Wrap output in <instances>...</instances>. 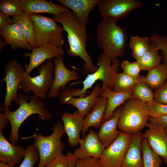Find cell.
Listing matches in <instances>:
<instances>
[{"label": "cell", "instance_id": "1", "mask_svg": "<svg viewBox=\"0 0 167 167\" xmlns=\"http://www.w3.org/2000/svg\"><path fill=\"white\" fill-rule=\"evenodd\" d=\"M53 19L61 24L67 34L69 48L66 49V52L68 56L81 58L84 62V67L86 71L91 73L96 71L98 67L93 64L92 58L86 49L88 38L86 26L82 25L70 10L54 15Z\"/></svg>", "mask_w": 167, "mask_h": 167}, {"label": "cell", "instance_id": "2", "mask_svg": "<svg viewBox=\"0 0 167 167\" xmlns=\"http://www.w3.org/2000/svg\"><path fill=\"white\" fill-rule=\"evenodd\" d=\"M28 97L19 92L18 95V108L12 111L9 108L3 109V114L10 122L11 131L9 138L11 143L16 144L19 141V131L24 121L29 117L35 114H38L40 119L45 120H51L52 115L45 108V104L42 99L35 95L31 96L29 102Z\"/></svg>", "mask_w": 167, "mask_h": 167}, {"label": "cell", "instance_id": "3", "mask_svg": "<svg viewBox=\"0 0 167 167\" xmlns=\"http://www.w3.org/2000/svg\"><path fill=\"white\" fill-rule=\"evenodd\" d=\"M97 64V70L88 74L82 82V89L65 88L60 93V99L68 96L84 97L87 91L98 80L102 81L101 89L109 88L113 90L114 81L121 65L120 60L117 58L111 61L110 58L102 51L98 56Z\"/></svg>", "mask_w": 167, "mask_h": 167}, {"label": "cell", "instance_id": "4", "mask_svg": "<svg viewBox=\"0 0 167 167\" xmlns=\"http://www.w3.org/2000/svg\"><path fill=\"white\" fill-rule=\"evenodd\" d=\"M110 18H102L98 24L96 33L98 46L111 61L123 55L126 46L127 37L122 26Z\"/></svg>", "mask_w": 167, "mask_h": 167}, {"label": "cell", "instance_id": "5", "mask_svg": "<svg viewBox=\"0 0 167 167\" xmlns=\"http://www.w3.org/2000/svg\"><path fill=\"white\" fill-rule=\"evenodd\" d=\"M149 118L146 104L130 98L122 106L118 128L121 132L131 135L140 132Z\"/></svg>", "mask_w": 167, "mask_h": 167}, {"label": "cell", "instance_id": "6", "mask_svg": "<svg viewBox=\"0 0 167 167\" xmlns=\"http://www.w3.org/2000/svg\"><path fill=\"white\" fill-rule=\"evenodd\" d=\"M52 130V134L49 136H45L41 133H36L27 138H34L33 144L37 149L40 156L39 167H44L64 150V145L61 140L65 133L63 124L60 122H57L53 125Z\"/></svg>", "mask_w": 167, "mask_h": 167}, {"label": "cell", "instance_id": "7", "mask_svg": "<svg viewBox=\"0 0 167 167\" xmlns=\"http://www.w3.org/2000/svg\"><path fill=\"white\" fill-rule=\"evenodd\" d=\"M29 15L34 28L36 47L50 45L62 48L65 41L62 26L50 17L39 14Z\"/></svg>", "mask_w": 167, "mask_h": 167}, {"label": "cell", "instance_id": "8", "mask_svg": "<svg viewBox=\"0 0 167 167\" xmlns=\"http://www.w3.org/2000/svg\"><path fill=\"white\" fill-rule=\"evenodd\" d=\"M54 68L49 59L37 69L39 75L37 76L32 77L25 71L22 75L19 88L26 93L31 91L36 96L45 99L53 84Z\"/></svg>", "mask_w": 167, "mask_h": 167}, {"label": "cell", "instance_id": "9", "mask_svg": "<svg viewBox=\"0 0 167 167\" xmlns=\"http://www.w3.org/2000/svg\"><path fill=\"white\" fill-rule=\"evenodd\" d=\"M4 77L2 81L6 84V93L3 109L9 108L14 101L18 104V90L22 81V75L25 71L18 61L12 59L3 66Z\"/></svg>", "mask_w": 167, "mask_h": 167}, {"label": "cell", "instance_id": "10", "mask_svg": "<svg viewBox=\"0 0 167 167\" xmlns=\"http://www.w3.org/2000/svg\"><path fill=\"white\" fill-rule=\"evenodd\" d=\"M146 4L138 0H99L97 6L102 18H110L117 21Z\"/></svg>", "mask_w": 167, "mask_h": 167}, {"label": "cell", "instance_id": "11", "mask_svg": "<svg viewBox=\"0 0 167 167\" xmlns=\"http://www.w3.org/2000/svg\"><path fill=\"white\" fill-rule=\"evenodd\" d=\"M131 135L121 132L117 139L105 148L99 158L103 167H122Z\"/></svg>", "mask_w": 167, "mask_h": 167}, {"label": "cell", "instance_id": "12", "mask_svg": "<svg viewBox=\"0 0 167 167\" xmlns=\"http://www.w3.org/2000/svg\"><path fill=\"white\" fill-rule=\"evenodd\" d=\"M54 64V75L47 96L49 99L56 98L61 92L66 88V86L69 82L78 80L79 78L76 70H69L66 67L63 56L55 58Z\"/></svg>", "mask_w": 167, "mask_h": 167}, {"label": "cell", "instance_id": "13", "mask_svg": "<svg viewBox=\"0 0 167 167\" xmlns=\"http://www.w3.org/2000/svg\"><path fill=\"white\" fill-rule=\"evenodd\" d=\"M65 54L62 48L50 45H45L32 48L30 53L25 52L23 55L25 58L29 57V62L25 72L30 74L35 68L46 61L63 56Z\"/></svg>", "mask_w": 167, "mask_h": 167}, {"label": "cell", "instance_id": "14", "mask_svg": "<svg viewBox=\"0 0 167 167\" xmlns=\"http://www.w3.org/2000/svg\"><path fill=\"white\" fill-rule=\"evenodd\" d=\"M79 144V147L73 153L77 158H99L105 149L98 138L97 133L91 129L86 135L80 139Z\"/></svg>", "mask_w": 167, "mask_h": 167}, {"label": "cell", "instance_id": "15", "mask_svg": "<svg viewBox=\"0 0 167 167\" xmlns=\"http://www.w3.org/2000/svg\"><path fill=\"white\" fill-rule=\"evenodd\" d=\"M148 129L143 134L151 148L167 164V134L165 129L150 123H147Z\"/></svg>", "mask_w": 167, "mask_h": 167}, {"label": "cell", "instance_id": "16", "mask_svg": "<svg viewBox=\"0 0 167 167\" xmlns=\"http://www.w3.org/2000/svg\"><path fill=\"white\" fill-rule=\"evenodd\" d=\"M84 118L78 111L72 113L65 112L62 115L61 119L69 146L75 147L79 144Z\"/></svg>", "mask_w": 167, "mask_h": 167}, {"label": "cell", "instance_id": "17", "mask_svg": "<svg viewBox=\"0 0 167 167\" xmlns=\"http://www.w3.org/2000/svg\"><path fill=\"white\" fill-rule=\"evenodd\" d=\"M3 129L0 128V161L13 167L24 157L26 149L9 143L3 135Z\"/></svg>", "mask_w": 167, "mask_h": 167}, {"label": "cell", "instance_id": "18", "mask_svg": "<svg viewBox=\"0 0 167 167\" xmlns=\"http://www.w3.org/2000/svg\"><path fill=\"white\" fill-rule=\"evenodd\" d=\"M23 12L28 15L46 13L57 15L70 10L65 6L45 0H20Z\"/></svg>", "mask_w": 167, "mask_h": 167}, {"label": "cell", "instance_id": "19", "mask_svg": "<svg viewBox=\"0 0 167 167\" xmlns=\"http://www.w3.org/2000/svg\"><path fill=\"white\" fill-rule=\"evenodd\" d=\"M122 107V106H120L115 110L110 119L102 122L97 133L98 138L105 148L110 145L121 132L117 128Z\"/></svg>", "mask_w": 167, "mask_h": 167}, {"label": "cell", "instance_id": "20", "mask_svg": "<svg viewBox=\"0 0 167 167\" xmlns=\"http://www.w3.org/2000/svg\"><path fill=\"white\" fill-rule=\"evenodd\" d=\"M101 88L100 84H97L88 96L78 98L67 97L60 99V104L69 105L75 107L80 114L85 118L90 112L96 99L100 96Z\"/></svg>", "mask_w": 167, "mask_h": 167}, {"label": "cell", "instance_id": "21", "mask_svg": "<svg viewBox=\"0 0 167 167\" xmlns=\"http://www.w3.org/2000/svg\"><path fill=\"white\" fill-rule=\"evenodd\" d=\"M72 12L80 23L86 26L89 19L90 12L97 6L99 0H56Z\"/></svg>", "mask_w": 167, "mask_h": 167}, {"label": "cell", "instance_id": "22", "mask_svg": "<svg viewBox=\"0 0 167 167\" xmlns=\"http://www.w3.org/2000/svg\"><path fill=\"white\" fill-rule=\"evenodd\" d=\"M132 90V89L124 91L116 92L109 88L101 89L100 96L107 99L108 101L103 122L110 119L115 110L122 104L131 98Z\"/></svg>", "mask_w": 167, "mask_h": 167}, {"label": "cell", "instance_id": "23", "mask_svg": "<svg viewBox=\"0 0 167 167\" xmlns=\"http://www.w3.org/2000/svg\"><path fill=\"white\" fill-rule=\"evenodd\" d=\"M143 138L140 132L131 135L122 167H143L141 148Z\"/></svg>", "mask_w": 167, "mask_h": 167}, {"label": "cell", "instance_id": "24", "mask_svg": "<svg viewBox=\"0 0 167 167\" xmlns=\"http://www.w3.org/2000/svg\"><path fill=\"white\" fill-rule=\"evenodd\" d=\"M106 98L98 97L90 112L84 118L82 131L83 136L90 127H100L103 122L107 105Z\"/></svg>", "mask_w": 167, "mask_h": 167}, {"label": "cell", "instance_id": "25", "mask_svg": "<svg viewBox=\"0 0 167 167\" xmlns=\"http://www.w3.org/2000/svg\"><path fill=\"white\" fill-rule=\"evenodd\" d=\"M0 35L7 44L13 50L19 48L31 51L32 49L18 26L15 23L0 29Z\"/></svg>", "mask_w": 167, "mask_h": 167}, {"label": "cell", "instance_id": "26", "mask_svg": "<svg viewBox=\"0 0 167 167\" xmlns=\"http://www.w3.org/2000/svg\"><path fill=\"white\" fill-rule=\"evenodd\" d=\"M12 19L31 46L36 48L34 28L29 15L23 12L19 15L12 17Z\"/></svg>", "mask_w": 167, "mask_h": 167}, {"label": "cell", "instance_id": "27", "mask_svg": "<svg viewBox=\"0 0 167 167\" xmlns=\"http://www.w3.org/2000/svg\"><path fill=\"white\" fill-rule=\"evenodd\" d=\"M167 79V64L161 63L148 71L143 80L152 89L158 88L165 82Z\"/></svg>", "mask_w": 167, "mask_h": 167}, {"label": "cell", "instance_id": "28", "mask_svg": "<svg viewBox=\"0 0 167 167\" xmlns=\"http://www.w3.org/2000/svg\"><path fill=\"white\" fill-rule=\"evenodd\" d=\"M156 44L152 41L149 48L144 54L136 61L142 70L149 71L160 64L162 59Z\"/></svg>", "mask_w": 167, "mask_h": 167}, {"label": "cell", "instance_id": "29", "mask_svg": "<svg viewBox=\"0 0 167 167\" xmlns=\"http://www.w3.org/2000/svg\"><path fill=\"white\" fill-rule=\"evenodd\" d=\"M143 78L138 81L133 87L131 98L146 104L153 102L155 101L153 89L143 80Z\"/></svg>", "mask_w": 167, "mask_h": 167}, {"label": "cell", "instance_id": "30", "mask_svg": "<svg viewBox=\"0 0 167 167\" xmlns=\"http://www.w3.org/2000/svg\"><path fill=\"white\" fill-rule=\"evenodd\" d=\"M152 41L149 37L138 36H131L129 45L132 55L136 61L140 58L147 51Z\"/></svg>", "mask_w": 167, "mask_h": 167}, {"label": "cell", "instance_id": "31", "mask_svg": "<svg viewBox=\"0 0 167 167\" xmlns=\"http://www.w3.org/2000/svg\"><path fill=\"white\" fill-rule=\"evenodd\" d=\"M144 77L141 75L133 77L123 72L118 73L114 81L113 90L116 92H122L131 89L138 81Z\"/></svg>", "mask_w": 167, "mask_h": 167}, {"label": "cell", "instance_id": "32", "mask_svg": "<svg viewBox=\"0 0 167 167\" xmlns=\"http://www.w3.org/2000/svg\"><path fill=\"white\" fill-rule=\"evenodd\" d=\"M141 148L143 167H161L162 159L151 148L146 139L143 137Z\"/></svg>", "mask_w": 167, "mask_h": 167}, {"label": "cell", "instance_id": "33", "mask_svg": "<svg viewBox=\"0 0 167 167\" xmlns=\"http://www.w3.org/2000/svg\"><path fill=\"white\" fill-rule=\"evenodd\" d=\"M0 12L9 17L20 15L23 12L20 0H0Z\"/></svg>", "mask_w": 167, "mask_h": 167}, {"label": "cell", "instance_id": "34", "mask_svg": "<svg viewBox=\"0 0 167 167\" xmlns=\"http://www.w3.org/2000/svg\"><path fill=\"white\" fill-rule=\"evenodd\" d=\"M40 160L38 152L32 144L28 145L26 149L24 159L18 167H34L35 164Z\"/></svg>", "mask_w": 167, "mask_h": 167}, {"label": "cell", "instance_id": "35", "mask_svg": "<svg viewBox=\"0 0 167 167\" xmlns=\"http://www.w3.org/2000/svg\"><path fill=\"white\" fill-rule=\"evenodd\" d=\"M149 38L155 44L157 48L161 50L162 60L164 63L167 64V36H161L155 32L151 34Z\"/></svg>", "mask_w": 167, "mask_h": 167}, {"label": "cell", "instance_id": "36", "mask_svg": "<svg viewBox=\"0 0 167 167\" xmlns=\"http://www.w3.org/2000/svg\"><path fill=\"white\" fill-rule=\"evenodd\" d=\"M146 105L150 117L158 118L167 115V105L154 101Z\"/></svg>", "mask_w": 167, "mask_h": 167}, {"label": "cell", "instance_id": "37", "mask_svg": "<svg viewBox=\"0 0 167 167\" xmlns=\"http://www.w3.org/2000/svg\"><path fill=\"white\" fill-rule=\"evenodd\" d=\"M121 66L123 72L133 77L138 76L142 71L136 61L131 62L128 60H123L121 64Z\"/></svg>", "mask_w": 167, "mask_h": 167}, {"label": "cell", "instance_id": "38", "mask_svg": "<svg viewBox=\"0 0 167 167\" xmlns=\"http://www.w3.org/2000/svg\"><path fill=\"white\" fill-rule=\"evenodd\" d=\"M75 167H103L99 158L89 157L77 158Z\"/></svg>", "mask_w": 167, "mask_h": 167}, {"label": "cell", "instance_id": "39", "mask_svg": "<svg viewBox=\"0 0 167 167\" xmlns=\"http://www.w3.org/2000/svg\"><path fill=\"white\" fill-rule=\"evenodd\" d=\"M154 101L167 105V79L164 84L154 92Z\"/></svg>", "mask_w": 167, "mask_h": 167}, {"label": "cell", "instance_id": "40", "mask_svg": "<svg viewBox=\"0 0 167 167\" xmlns=\"http://www.w3.org/2000/svg\"><path fill=\"white\" fill-rule=\"evenodd\" d=\"M68 161L66 156L62 153L48 163L44 167H67Z\"/></svg>", "mask_w": 167, "mask_h": 167}, {"label": "cell", "instance_id": "41", "mask_svg": "<svg viewBox=\"0 0 167 167\" xmlns=\"http://www.w3.org/2000/svg\"><path fill=\"white\" fill-rule=\"evenodd\" d=\"M150 123L165 129L167 127V115L158 118L150 117Z\"/></svg>", "mask_w": 167, "mask_h": 167}, {"label": "cell", "instance_id": "42", "mask_svg": "<svg viewBox=\"0 0 167 167\" xmlns=\"http://www.w3.org/2000/svg\"><path fill=\"white\" fill-rule=\"evenodd\" d=\"M14 24V23L12 18L11 19L9 16L0 12V29Z\"/></svg>", "mask_w": 167, "mask_h": 167}, {"label": "cell", "instance_id": "43", "mask_svg": "<svg viewBox=\"0 0 167 167\" xmlns=\"http://www.w3.org/2000/svg\"><path fill=\"white\" fill-rule=\"evenodd\" d=\"M66 156L68 161L67 167H75L77 158L75 156L74 153L70 152L67 153Z\"/></svg>", "mask_w": 167, "mask_h": 167}, {"label": "cell", "instance_id": "44", "mask_svg": "<svg viewBox=\"0 0 167 167\" xmlns=\"http://www.w3.org/2000/svg\"><path fill=\"white\" fill-rule=\"evenodd\" d=\"M7 44L5 41L1 36L0 37V53H2Z\"/></svg>", "mask_w": 167, "mask_h": 167}, {"label": "cell", "instance_id": "45", "mask_svg": "<svg viewBox=\"0 0 167 167\" xmlns=\"http://www.w3.org/2000/svg\"><path fill=\"white\" fill-rule=\"evenodd\" d=\"M0 167H13V166L7 164L0 161Z\"/></svg>", "mask_w": 167, "mask_h": 167}, {"label": "cell", "instance_id": "46", "mask_svg": "<svg viewBox=\"0 0 167 167\" xmlns=\"http://www.w3.org/2000/svg\"><path fill=\"white\" fill-rule=\"evenodd\" d=\"M165 131L166 133V134H167V127H166L165 129Z\"/></svg>", "mask_w": 167, "mask_h": 167}, {"label": "cell", "instance_id": "47", "mask_svg": "<svg viewBox=\"0 0 167 167\" xmlns=\"http://www.w3.org/2000/svg\"><path fill=\"white\" fill-rule=\"evenodd\" d=\"M38 167H40L38 166Z\"/></svg>", "mask_w": 167, "mask_h": 167}]
</instances>
